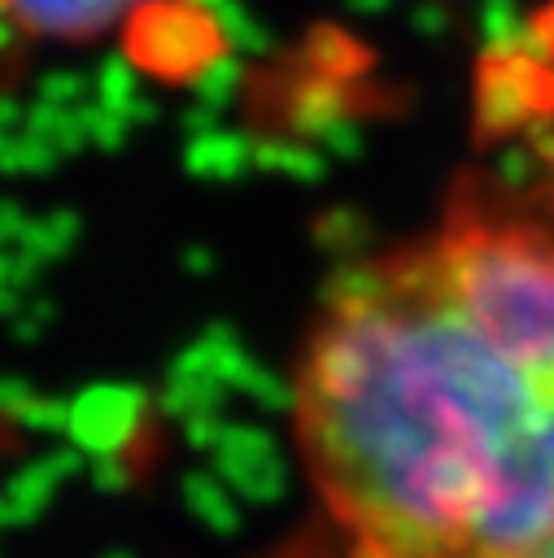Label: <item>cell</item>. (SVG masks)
I'll list each match as a JSON object with an SVG mask.
<instances>
[{"label": "cell", "mask_w": 554, "mask_h": 558, "mask_svg": "<svg viewBox=\"0 0 554 558\" xmlns=\"http://www.w3.org/2000/svg\"><path fill=\"white\" fill-rule=\"evenodd\" d=\"M292 440L345 558H523L554 541V222L467 201L332 288Z\"/></svg>", "instance_id": "obj_1"}, {"label": "cell", "mask_w": 554, "mask_h": 558, "mask_svg": "<svg viewBox=\"0 0 554 558\" xmlns=\"http://www.w3.org/2000/svg\"><path fill=\"white\" fill-rule=\"evenodd\" d=\"M131 0H0V9L26 31V35H52V39H83L100 35L118 22V13Z\"/></svg>", "instance_id": "obj_2"}, {"label": "cell", "mask_w": 554, "mask_h": 558, "mask_svg": "<svg viewBox=\"0 0 554 558\" xmlns=\"http://www.w3.org/2000/svg\"><path fill=\"white\" fill-rule=\"evenodd\" d=\"M523 558H554V541H550V545H541V549H532V554H523Z\"/></svg>", "instance_id": "obj_3"}]
</instances>
